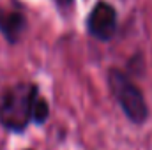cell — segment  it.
<instances>
[{
	"label": "cell",
	"instance_id": "6da1fadb",
	"mask_svg": "<svg viewBox=\"0 0 152 150\" xmlns=\"http://www.w3.org/2000/svg\"><path fill=\"white\" fill-rule=\"evenodd\" d=\"M39 95L36 83H16L0 92V125L21 134L32 124V106Z\"/></svg>",
	"mask_w": 152,
	"mask_h": 150
},
{
	"label": "cell",
	"instance_id": "7a4b0ae2",
	"mask_svg": "<svg viewBox=\"0 0 152 150\" xmlns=\"http://www.w3.org/2000/svg\"><path fill=\"white\" fill-rule=\"evenodd\" d=\"M108 85L127 120L134 125H143L149 118V106L143 97V92L129 79L127 73L120 69H110Z\"/></svg>",
	"mask_w": 152,
	"mask_h": 150
},
{
	"label": "cell",
	"instance_id": "3957f363",
	"mask_svg": "<svg viewBox=\"0 0 152 150\" xmlns=\"http://www.w3.org/2000/svg\"><path fill=\"white\" fill-rule=\"evenodd\" d=\"M87 30L99 41H110L113 37L117 32V11L113 5L104 0L97 2L87 18Z\"/></svg>",
	"mask_w": 152,
	"mask_h": 150
},
{
	"label": "cell",
	"instance_id": "277c9868",
	"mask_svg": "<svg viewBox=\"0 0 152 150\" xmlns=\"http://www.w3.org/2000/svg\"><path fill=\"white\" fill-rule=\"evenodd\" d=\"M27 28V20L20 11H9L0 7V34L9 44H16Z\"/></svg>",
	"mask_w": 152,
	"mask_h": 150
},
{
	"label": "cell",
	"instance_id": "5b68a950",
	"mask_svg": "<svg viewBox=\"0 0 152 150\" xmlns=\"http://www.w3.org/2000/svg\"><path fill=\"white\" fill-rule=\"evenodd\" d=\"M50 118V104L48 101L39 94L34 101V106H32V124L36 125H42L46 124Z\"/></svg>",
	"mask_w": 152,
	"mask_h": 150
},
{
	"label": "cell",
	"instance_id": "8992f818",
	"mask_svg": "<svg viewBox=\"0 0 152 150\" xmlns=\"http://www.w3.org/2000/svg\"><path fill=\"white\" fill-rule=\"evenodd\" d=\"M60 7H69V5H73V0H55Z\"/></svg>",
	"mask_w": 152,
	"mask_h": 150
},
{
	"label": "cell",
	"instance_id": "52a82bcc",
	"mask_svg": "<svg viewBox=\"0 0 152 150\" xmlns=\"http://www.w3.org/2000/svg\"><path fill=\"white\" fill-rule=\"evenodd\" d=\"M27 150H30V149H27Z\"/></svg>",
	"mask_w": 152,
	"mask_h": 150
}]
</instances>
